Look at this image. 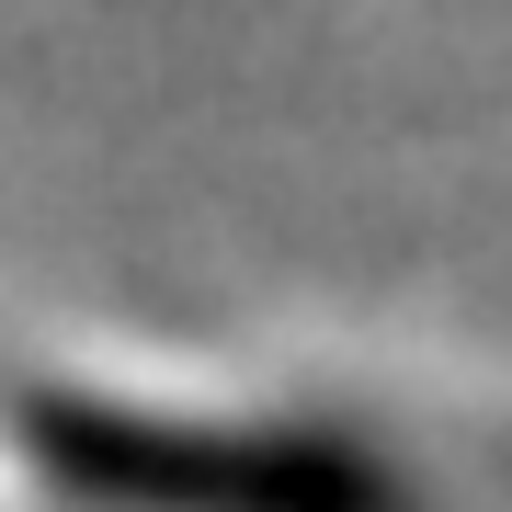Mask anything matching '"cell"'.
<instances>
[{
  "mask_svg": "<svg viewBox=\"0 0 512 512\" xmlns=\"http://www.w3.org/2000/svg\"><path fill=\"white\" fill-rule=\"evenodd\" d=\"M23 444L103 512H410L365 456L308 433H183V421L35 399Z\"/></svg>",
  "mask_w": 512,
  "mask_h": 512,
  "instance_id": "6da1fadb",
  "label": "cell"
}]
</instances>
